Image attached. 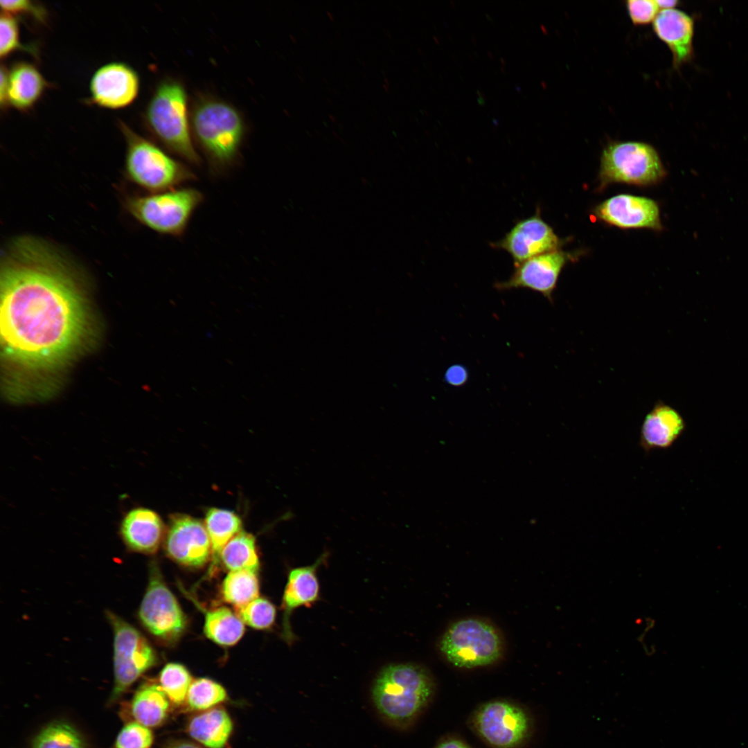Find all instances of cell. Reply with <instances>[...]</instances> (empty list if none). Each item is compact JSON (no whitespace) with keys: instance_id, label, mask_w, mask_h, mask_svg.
<instances>
[{"instance_id":"cell-1","label":"cell","mask_w":748,"mask_h":748,"mask_svg":"<svg viewBox=\"0 0 748 748\" xmlns=\"http://www.w3.org/2000/svg\"><path fill=\"white\" fill-rule=\"evenodd\" d=\"M0 277L6 361L39 370L66 359L87 328L84 297L66 258L42 240L17 237L3 251Z\"/></svg>"},{"instance_id":"cell-2","label":"cell","mask_w":748,"mask_h":748,"mask_svg":"<svg viewBox=\"0 0 748 748\" xmlns=\"http://www.w3.org/2000/svg\"><path fill=\"white\" fill-rule=\"evenodd\" d=\"M191 132L196 145L214 175L237 163L245 135L240 112L231 104L213 97L197 100L190 112Z\"/></svg>"},{"instance_id":"cell-3","label":"cell","mask_w":748,"mask_h":748,"mask_svg":"<svg viewBox=\"0 0 748 748\" xmlns=\"http://www.w3.org/2000/svg\"><path fill=\"white\" fill-rule=\"evenodd\" d=\"M434 693L429 673L412 664H393L377 676L371 690L379 715L398 727L409 725L424 710Z\"/></svg>"},{"instance_id":"cell-4","label":"cell","mask_w":748,"mask_h":748,"mask_svg":"<svg viewBox=\"0 0 748 748\" xmlns=\"http://www.w3.org/2000/svg\"><path fill=\"white\" fill-rule=\"evenodd\" d=\"M144 121L167 150L190 164L200 166L202 159L191 132L188 95L181 82L166 78L157 84L146 106Z\"/></svg>"},{"instance_id":"cell-5","label":"cell","mask_w":748,"mask_h":748,"mask_svg":"<svg viewBox=\"0 0 748 748\" xmlns=\"http://www.w3.org/2000/svg\"><path fill=\"white\" fill-rule=\"evenodd\" d=\"M119 127L126 141L125 168L127 177L150 193L181 187L197 176L187 165L159 145L138 134L123 121Z\"/></svg>"},{"instance_id":"cell-6","label":"cell","mask_w":748,"mask_h":748,"mask_svg":"<svg viewBox=\"0 0 748 748\" xmlns=\"http://www.w3.org/2000/svg\"><path fill=\"white\" fill-rule=\"evenodd\" d=\"M204 199L203 193L197 189L178 187L129 197L127 206L143 226L161 235L179 238Z\"/></svg>"},{"instance_id":"cell-7","label":"cell","mask_w":748,"mask_h":748,"mask_svg":"<svg viewBox=\"0 0 748 748\" xmlns=\"http://www.w3.org/2000/svg\"><path fill=\"white\" fill-rule=\"evenodd\" d=\"M666 175L657 150L640 141H619L603 150L599 172L600 188L612 183L650 186Z\"/></svg>"},{"instance_id":"cell-8","label":"cell","mask_w":748,"mask_h":748,"mask_svg":"<svg viewBox=\"0 0 748 748\" xmlns=\"http://www.w3.org/2000/svg\"><path fill=\"white\" fill-rule=\"evenodd\" d=\"M439 648L454 666L472 668L495 662L501 654L502 642L491 624L470 618L453 623L443 634Z\"/></svg>"},{"instance_id":"cell-9","label":"cell","mask_w":748,"mask_h":748,"mask_svg":"<svg viewBox=\"0 0 748 748\" xmlns=\"http://www.w3.org/2000/svg\"><path fill=\"white\" fill-rule=\"evenodd\" d=\"M107 617L114 632V686L110 700H118L157 662L154 650L134 627L116 614Z\"/></svg>"},{"instance_id":"cell-10","label":"cell","mask_w":748,"mask_h":748,"mask_svg":"<svg viewBox=\"0 0 748 748\" xmlns=\"http://www.w3.org/2000/svg\"><path fill=\"white\" fill-rule=\"evenodd\" d=\"M139 617L153 636L167 643L176 641L187 627L186 615L154 563L150 566L149 582L139 607Z\"/></svg>"},{"instance_id":"cell-11","label":"cell","mask_w":748,"mask_h":748,"mask_svg":"<svg viewBox=\"0 0 748 748\" xmlns=\"http://www.w3.org/2000/svg\"><path fill=\"white\" fill-rule=\"evenodd\" d=\"M472 724L479 735L494 748H517L529 738L532 722L521 706L505 700L481 705Z\"/></svg>"},{"instance_id":"cell-12","label":"cell","mask_w":748,"mask_h":748,"mask_svg":"<svg viewBox=\"0 0 748 748\" xmlns=\"http://www.w3.org/2000/svg\"><path fill=\"white\" fill-rule=\"evenodd\" d=\"M561 240L551 226L541 217L540 210L517 221L501 240L490 244L492 248L507 252L514 266L547 252L559 249Z\"/></svg>"},{"instance_id":"cell-13","label":"cell","mask_w":748,"mask_h":748,"mask_svg":"<svg viewBox=\"0 0 748 748\" xmlns=\"http://www.w3.org/2000/svg\"><path fill=\"white\" fill-rule=\"evenodd\" d=\"M569 260L570 254L560 249L536 256L514 266L510 278L497 282L495 287L499 291L531 290L553 303L560 273Z\"/></svg>"},{"instance_id":"cell-14","label":"cell","mask_w":748,"mask_h":748,"mask_svg":"<svg viewBox=\"0 0 748 748\" xmlns=\"http://www.w3.org/2000/svg\"><path fill=\"white\" fill-rule=\"evenodd\" d=\"M140 78L128 64L112 62L99 67L89 82V101L100 107L118 109L131 105L139 95Z\"/></svg>"},{"instance_id":"cell-15","label":"cell","mask_w":748,"mask_h":748,"mask_svg":"<svg viewBox=\"0 0 748 748\" xmlns=\"http://www.w3.org/2000/svg\"><path fill=\"white\" fill-rule=\"evenodd\" d=\"M164 546L172 560L193 568L204 566L212 554L211 540L204 525L184 515L172 517Z\"/></svg>"},{"instance_id":"cell-16","label":"cell","mask_w":748,"mask_h":748,"mask_svg":"<svg viewBox=\"0 0 748 748\" xmlns=\"http://www.w3.org/2000/svg\"><path fill=\"white\" fill-rule=\"evenodd\" d=\"M594 215L605 223L622 229H662L658 204L644 197L615 195L597 205Z\"/></svg>"},{"instance_id":"cell-17","label":"cell","mask_w":748,"mask_h":748,"mask_svg":"<svg viewBox=\"0 0 748 748\" xmlns=\"http://www.w3.org/2000/svg\"><path fill=\"white\" fill-rule=\"evenodd\" d=\"M328 552L323 553L312 564L292 569L287 577L283 599V638L292 643L294 635L292 631L290 618L292 612L300 607H311L319 599V583L317 571L325 563Z\"/></svg>"},{"instance_id":"cell-18","label":"cell","mask_w":748,"mask_h":748,"mask_svg":"<svg viewBox=\"0 0 748 748\" xmlns=\"http://www.w3.org/2000/svg\"><path fill=\"white\" fill-rule=\"evenodd\" d=\"M118 533L129 550L152 554L158 550L163 539L164 526L159 515L154 510L136 507L123 515Z\"/></svg>"},{"instance_id":"cell-19","label":"cell","mask_w":748,"mask_h":748,"mask_svg":"<svg viewBox=\"0 0 748 748\" xmlns=\"http://www.w3.org/2000/svg\"><path fill=\"white\" fill-rule=\"evenodd\" d=\"M652 23L654 33L671 51L675 69L692 59L694 21L690 15L676 8L664 9Z\"/></svg>"},{"instance_id":"cell-20","label":"cell","mask_w":748,"mask_h":748,"mask_svg":"<svg viewBox=\"0 0 748 748\" xmlns=\"http://www.w3.org/2000/svg\"><path fill=\"white\" fill-rule=\"evenodd\" d=\"M685 422L673 407L658 401L645 415L639 436V445L646 453L667 449L680 436Z\"/></svg>"},{"instance_id":"cell-21","label":"cell","mask_w":748,"mask_h":748,"mask_svg":"<svg viewBox=\"0 0 748 748\" xmlns=\"http://www.w3.org/2000/svg\"><path fill=\"white\" fill-rule=\"evenodd\" d=\"M49 87L31 63L18 62L8 69L6 105L20 111L30 109Z\"/></svg>"},{"instance_id":"cell-22","label":"cell","mask_w":748,"mask_h":748,"mask_svg":"<svg viewBox=\"0 0 748 748\" xmlns=\"http://www.w3.org/2000/svg\"><path fill=\"white\" fill-rule=\"evenodd\" d=\"M233 729L231 719L222 709H213L194 716L188 724V733L208 748H224Z\"/></svg>"},{"instance_id":"cell-23","label":"cell","mask_w":748,"mask_h":748,"mask_svg":"<svg viewBox=\"0 0 748 748\" xmlns=\"http://www.w3.org/2000/svg\"><path fill=\"white\" fill-rule=\"evenodd\" d=\"M168 696L157 683L141 685L132 697L130 711L134 720L148 727L160 725L169 709Z\"/></svg>"},{"instance_id":"cell-24","label":"cell","mask_w":748,"mask_h":748,"mask_svg":"<svg viewBox=\"0 0 748 748\" xmlns=\"http://www.w3.org/2000/svg\"><path fill=\"white\" fill-rule=\"evenodd\" d=\"M204 632L214 643L230 646L242 638L244 625L240 618L231 609L220 607L206 612Z\"/></svg>"},{"instance_id":"cell-25","label":"cell","mask_w":748,"mask_h":748,"mask_svg":"<svg viewBox=\"0 0 748 748\" xmlns=\"http://www.w3.org/2000/svg\"><path fill=\"white\" fill-rule=\"evenodd\" d=\"M220 558L229 571L247 570L257 572L260 567L255 537L240 531L222 549Z\"/></svg>"},{"instance_id":"cell-26","label":"cell","mask_w":748,"mask_h":748,"mask_svg":"<svg viewBox=\"0 0 748 748\" xmlns=\"http://www.w3.org/2000/svg\"><path fill=\"white\" fill-rule=\"evenodd\" d=\"M205 524L211 542L213 561L216 564L224 546L240 532L241 519L232 511L211 508L206 514Z\"/></svg>"},{"instance_id":"cell-27","label":"cell","mask_w":748,"mask_h":748,"mask_svg":"<svg viewBox=\"0 0 748 748\" xmlns=\"http://www.w3.org/2000/svg\"><path fill=\"white\" fill-rule=\"evenodd\" d=\"M222 595L235 608L258 598L259 582L256 573L247 570L230 571L223 580Z\"/></svg>"},{"instance_id":"cell-28","label":"cell","mask_w":748,"mask_h":748,"mask_svg":"<svg viewBox=\"0 0 748 748\" xmlns=\"http://www.w3.org/2000/svg\"><path fill=\"white\" fill-rule=\"evenodd\" d=\"M33 748H86L78 732L64 722L45 727L34 739Z\"/></svg>"},{"instance_id":"cell-29","label":"cell","mask_w":748,"mask_h":748,"mask_svg":"<svg viewBox=\"0 0 748 748\" xmlns=\"http://www.w3.org/2000/svg\"><path fill=\"white\" fill-rule=\"evenodd\" d=\"M193 682L187 668L179 663H168L159 675V685L168 699L175 704H181L187 697Z\"/></svg>"},{"instance_id":"cell-30","label":"cell","mask_w":748,"mask_h":748,"mask_svg":"<svg viewBox=\"0 0 748 748\" xmlns=\"http://www.w3.org/2000/svg\"><path fill=\"white\" fill-rule=\"evenodd\" d=\"M186 698L192 709L204 710L224 701L226 692L222 686L212 679L198 678L192 682Z\"/></svg>"},{"instance_id":"cell-31","label":"cell","mask_w":748,"mask_h":748,"mask_svg":"<svg viewBox=\"0 0 748 748\" xmlns=\"http://www.w3.org/2000/svg\"><path fill=\"white\" fill-rule=\"evenodd\" d=\"M238 616L250 627L265 630L274 623L276 610L274 604L264 598H257L246 605L236 607Z\"/></svg>"},{"instance_id":"cell-32","label":"cell","mask_w":748,"mask_h":748,"mask_svg":"<svg viewBox=\"0 0 748 748\" xmlns=\"http://www.w3.org/2000/svg\"><path fill=\"white\" fill-rule=\"evenodd\" d=\"M18 50H25L33 53L35 52L34 48L21 43L17 19L12 15L2 12L0 19V57L6 58Z\"/></svg>"},{"instance_id":"cell-33","label":"cell","mask_w":748,"mask_h":748,"mask_svg":"<svg viewBox=\"0 0 748 748\" xmlns=\"http://www.w3.org/2000/svg\"><path fill=\"white\" fill-rule=\"evenodd\" d=\"M153 739L149 727L130 722L118 734L113 748H150Z\"/></svg>"},{"instance_id":"cell-34","label":"cell","mask_w":748,"mask_h":748,"mask_svg":"<svg viewBox=\"0 0 748 748\" xmlns=\"http://www.w3.org/2000/svg\"><path fill=\"white\" fill-rule=\"evenodd\" d=\"M628 15L635 25H645L653 22L659 9L656 1L629 0L625 2Z\"/></svg>"},{"instance_id":"cell-35","label":"cell","mask_w":748,"mask_h":748,"mask_svg":"<svg viewBox=\"0 0 748 748\" xmlns=\"http://www.w3.org/2000/svg\"><path fill=\"white\" fill-rule=\"evenodd\" d=\"M1 8L2 12L9 14L10 15H30L35 19L41 23H45L47 18V13L44 8L33 2L31 1L26 0H11V1H0Z\"/></svg>"},{"instance_id":"cell-36","label":"cell","mask_w":748,"mask_h":748,"mask_svg":"<svg viewBox=\"0 0 748 748\" xmlns=\"http://www.w3.org/2000/svg\"><path fill=\"white\" fill-rule=\"evenodd\" d=\"M469 376V371L464 365L455 364L447 368L443 379L452 386L461 387L467 383Z\"/></svg>"},{"instance_id":"cell-37","label":"cell","mask_w":748,"mask_h":748,"mask_svg":"<svg viewBox=\"0 0 748 748\" xmlns=\"http://www.w3.org/2000/svg\"><path fill=\"white\" fill-rule=\"evenodd\" d=\"M0 103L1 107H3L7 106L6 105V91H7V75L8 69L3 65L1 67L0 73Z\"/></svg>"},{"instance_id":"cell-38","label":"cell","mask_w":748,"mask_h":748,"mask_svg":"<svg viewBox=\"0 0 748 748\" xmlns=\"http://www.w3.org/2000/svg\"><path fill=\"white\" fill-rule=\"evenodd\" d=\"M435 748H470L458 739H447L439 743Z\"/></svg>"},{"instance_id":"cell-39","label":"cell","mask_w":748,"mask_h":748,"mask_svg":"<svg viewBox=\"0 0 748 748\" xmlns=\"http://www.w3.org/2000/svg\"><path fill=\"white\" fill-rule=\"evenodd\" d=\"M656 3L659 9L664 10L675 8L679 3V1L675 0H657Z\"/></svg>"},{"instance_id":"cell-40","label":"cell","mask_w":748,"mask_h":748,"mask_svg":"<svg viewBox=\"0 0 748 748\" xmlns=\"http://www.w3.org/2000/svg\"><path fill=\"white\" fill-rule=\"evenodd\" d=\"M169 748H200V747H198L197 745H196L195 744H193V743H190V742H177V743H175V744L172 745Z\"/></svg>"},{"instance_id":"cell-41","label":"cell","mask_w":748,"mask_h":748,"mask_svg":"<svg viewBox=\"0 0 748 748\" xmlns=\"http://www.w3.org/2000/svg\"><path fill=\"white\" fill-rule=\"evenodd\" d=\"M326 13H327V15H328L329 16V17H330V19L331 20H333V19H334L333 15H332V14H331V13H330V12L327 11V12H326Z\"/></svg>"},{"instance_id":"cell-42","label":"cell","mask_w":748,"mask_h":748,"mask_svg":"<svg viewBox=\"0 0 748 748\" xmlns=\"http://www.w3.org/2000/svg\"><path fill=\"white\" fill-rule=\"evenodd\" d=\"M384 80H385V81H386V82H387V80H386V78L384 79ZM388 83H389V82H388ZM388 83H386V84H387V85H389V84H388Z\"/></svg>"}]
</instances>
